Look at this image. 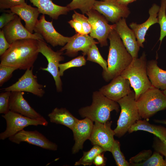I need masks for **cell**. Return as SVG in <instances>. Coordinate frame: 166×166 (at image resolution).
Instances as JSON below:
<instances>
[{"label":"cell","mask_w":166,"mask_h":166,"mask_svg":"<svg viewBox=\"0 0 166 166\" xmlns=\"http://www.w3.org/2000/svg\"><path fill=\"white\" fill-rule=\"evenodd\" d=\"M108 38L110 45L107 61L108 69L107 71L102 72V77L107 82L121 75L133 59L114 30L110 32Z\"/></svg>","instance_id":"cell-2"},{"label":"cell","mask_w":166,"mask_h":166,"mask_svg":"<svg viewBox=\"0 0 166 166\" xmlns=\"http://www.w3.org/2000/svg\"><path fill=\"white\" fill-rule=\"evenodd\" d=\"M166 0H161L160 6L158 14V23L160 27L159 40L161 44L166 36Z\"/></svg>","instance_id":"cell-29"},{"label":"cell","mask_w":166,"mask_h":166,"mask_svg":"<svg viewBox=\"0 0 166 166\" xmlns=\"http://www.w3.org/2000/svg\"><path fill=\"white\" fill-rule=\"evenodd\" d=\"M73 19L79 21L81 24L83 28L85 34H88L90 33L92 26L89 23L88 18L85 16L84 14H81L74 11V14L72 16Z\"/></svg>","instance_id":"cell-36"},{"label":"cell","mask_w":166,"mask_h":166,"mask_svg":"<svg viewBox=\"0 0 166 166\" xmlns=\"http://www.w3.org/2000/svg\"><path fill=\"white\" fill-rule=\"evenodd\" d=\"M160 6L155 3L152 5L149 10V17L144 23L137 24L133 22L129 24L130 27L134 33L140 47H144L143 43L145 41V36L148 29L152 25L158 23L157 16Z\"/></svg>","instance_id":"cell-21"},{"label":"cell","mask_w":166,"mask_h":166,"mask_svg":"<svg viewBox=\"0 0 166 166\" xmlns=\"http://www.w3.org/2000/svg\"><path fill=\"white\" fill-rule=\"evenodd\" d=\"M117 102L121 107V112L117 121V126L114 131L115 136L120 137L141 118L136 105L134 91L132 90L128 95Z\"/></svg>","instance_id":"cell-5"},{"label":"cell","mask_w":166,"mask_h":166,"mask_svg":"<svg viewBox=\"0 0 166 166\" xmlns=\"http://www.w3.org/2000/svg\"><path fill=\"white\" fill-rule=\"evenodd\" d=\"M105 151L101 147L93 145V147L87 152H84L81 158L74 164L75 166L82 165L84 166L91 165L93 164L96 156L98 154L103 153Z\"/></svg>","instance_id":"cell-27"},{"label":"cell","mask_w":166,"mask_h":166,"mask_svg":"<svg viewBox=\"0 0 166 166\" xmlns=\"http://www.w3.org/2000/svg\"><path fill=\"white\" fill-rule=\"evenodd\" d=\"M138 130L148 132L162 140H166V128L161 125L151 124L145 120L137 121L128 132L131 133Z\"/></svg>","instance_id":"cell-26"},{"label":"cell","mask_w":166,"mask_h":166,"mask_svg":"<svg viewBox=\"0 0 166 166\" xmlns=\"http://www.w3.org/2000/svg\"><path fill=\"white\" fill-rule=\"evenodd\" d=\"M92 9L97 11L108 21L113 24L122 18H127L130 13L127 6L119 3L117 0H96Z\"/></svg>","instance_id":"cell-10"},{"label":"cell","mask_w":166,"mask_h":166,"mask_svg":"<svg viewBox=\"0 0 166 166\" xmlns=\"http://www.w3.org/2000/svg\"><path fill=\"white\" fill-rule=\"evenodd\" d=\"M86 14L92 27L90 36L97 40L101 47L107 46V39L110 32L114 30L115 24H109L108 21L103 15L93 9Z\"/></svg>","instance_id":"cell-9"},{"label":"cell","mask_w":166,"mask_h":166,"mask_svg":"<svg viewBox=\"0 0 166 166\" xmlns=\"http://www.w3.org/2000/svg\"><path fill=\"white\" fill-rule=\"evenodd\" d=\"M155 121L157 123H162L166 124V120H155Z\"/></svg>","instance_id":"cell-45"},{"label":"cell","mask_w":166,"mask_h":166,"mask_svg":"<svg viewBox=\"0 0 166 166\" xmlns=\"http://www.w3.org/2000/svg\"><path fill=\"white\" fill-rule=\"evenodd\" d=\"M112 121L104 123L95 122L89 139L93 145H98L106 151H111L115 133L111 128Z\"/></svg>","instance_id":"cell-12"},{"label":"cell","mask_w":166,"mask_h":166,"mask_svg":"<svg viewBox=\"0 0 166 166\" xmlns=\"http://www.w3.org/2000/svg\"><path fill=\"white\" fill-rule=\"evenodd\" d=\"M25 2V0H0V9L1 10L10 9Z\"/></svg>","instance_id":"cell-39"},{"label":"cell","mask_w":166,"mask_h":166,"mask_svg":"<svg viewBox=\"0 0 166 166\" xmlns=\"http://www.w3.org/2000/svg\"><path fill=\"white\" fill-rule=\"evenodd\" d=\"M132 166H166V161L159 153L155 151L147 160L141 163L132 164Z\"/></svg>","instance_id":"cell-32"},{"label":"cell","mask_w":166,"mask_h":166,"mask_svg":"<svg viewBox=\"0 0 166 166\" xmlns=\"http://www.w3.org/2000/svg\"><path fill=\"white\" fill-rule=\"evenodd\" d=\"M114 30L121 38L125 47L133 58L138 57L140 47L133 30L127 25L125 18L115 23Z\"/></svg>","instance_id":"cell-18"},{"label":"cell","mask_w":166,"mask_h":166,"mask_svg":"<svg viewBox=\"0 0 166 166\" xmlns=\"http://www.w3.org/2000/svg\"><path fill=\"white\" fill-rule=\"evenodd\" d=\"M152 147L156 151L165 156L166 161V140H162L156 136L154 139Z\"/></svg>","instance_id":"cell-38"},{"label":"cell","mask_w":166,"mask_h":166,"mask_svg":"<svg viewBox=\"0 0 166 166\" xmlns=\"http://www.w3.org/2000/svg\"><path fill=\"white\" fill-rule=\"evenodd\" d=\"M38 52L45 57L48 62L46 67L41 69L51 74L54 80L57 91L61 92L62 90V84L59 74V65L60 62L64 59V57L61 55L63 52L59 50L54 51L43 40H38Z\"/></svg>","instance_id":"cell-8"},{"label":"cell","mask_w":166,"mask_h":166,"mask_svg":"<svg viewBox=\"0 0 166 166\" xmlns=\"http://www.w3.org/2000/svg\"><path fill=\"white\" fill-rule=\"evenodd\" d=\"M17 68L0 64V86H2L12 76L13 73Z\"/></svg>","instance_id":"cell-34"},{"label":"cell","mask_w":166,"mask_h":166,"mask_svg":"<svg viewBox=\"0 0 166 166\" xmlns=\"http://www.w3.org/2000/svg\"><path fill=\"white\" fill-rule=\"evenodd\" d=\"M87 60L98 64L103 68V72L107 70V62L101 54L96 44L93 45L87 53Z\"/></svg>","instance_id":"cell-28"},{"label":"cell","mask_w":166,"mask_h":166,"mask_svg":"<svg viewBox=\"0 0 166 166\" xmlns=\"http://www.w3.org/2000/svg\"><path fill=\"white\" fill-rule=\"evenodd\" d=\"M10 11L18 16L25 22V27L33 33L34 27L38 20L40 13L38 8L32 7L25 2L10 9Z\"/></svg>","instance_id":"cell-22"},{"label":"cell","mask_w":166,"mask_h":166,"mask_svg":"<svg viewBox=\"0 0 166 166\" xmlns=\"http://www.w3.org/2000/svg\"><path fill=\"white\" fill-rule=\"evenodd\" d=\"M146 55L144 52L140 58H135L121 75L128 80L135 92L136 100L140 96L152 86L147 74Z\"/></svg>","instance_id":"cell-4"},{"label":"cell","mask_w":166,"mask_h":166,"mask_svg":"<svg viewBox=\"0 0 166 166\" xmlns=\"http://www.w3.org/2000/svg\"><path fill=\"white\" fill-rule=\"evenodd\" d=\"M2 117L6 121V130L0 134L1 140L9 138L27 126L38 125L45 126L48 124L45 119H33L10 111Z\"/></svg>","instance_id":"cell-7"},{"label":"cell","mask_w":166,"mask_h":166,"mask_svg":"<svg viewBox=\"0 0 166 166\" xmlns=\"http://www.w3.org/2000/svg\"><path fill=\"white\" fill-rule=\"evenodd\" d=\"M11 91H5L0 94V113L6 114L10 111L9 104Z\"/></svg>","instance_id":"cell-35"},{"label":"cell","mask_w":166,"mask_h":166,"mask_svg":"<svg viewBox=\"0 0 166 166\" xmlns=\"http://www.w3.org/2000/svg\"><path fill=\"white\" fill-rule=\"evenodd\" d=\"M86 61L84 56H79L70 61L59 65V74L61 77L63 76L65 71L74 67H80L86 65Z\"/></svg>","instance_id":"cell-33"},{"label":"cell","mask_w":166,"mask_h":166,"mask_svg":"<svg viewBox=\"0 0 166 166\" xmlns=\"http://www.w3.org/2000/svg\"><path fill=\"white\" fill-rule=\"evenodd\" d=\"M33 68L27 69L15 83L2 89L4 91L26 92L38 97H42L45 93V85L39 84L36 76L34 75Z\"/></svg>","instance_id":"cell-11"},{"label":"cell","mask_w":166,"mask_h":166,"mask_svg":"<svg viewBox=\"0 0 166 166\" xmlns=\"http://www.w3.org/2000/svg\"><path fill=\"white\" fill-rule=\"evenodd\" d=\"M33 5L37 8L40 13L46 14L55 20L58 19L61 15L67 14L70 11L67 6L57 5L51 0H29Z\"/></svg>","instance_id":"cell-23"},{"label":"cell","mask_w":166,"mask_h":166,"mask_svg":"<svg viewBox=\"0 0 166 166\" xmlns=\"http://www.w3.org/2000/svg\"><path fill=\"white\" fill-rule=\"evenodd\" d=\"M9 44L6 38L2 29L0 31V55L2 56L10 47Z\"/></svg>","instance_id":"cell-41"},{"label":"cell","mask_w":166,"mask_h":166,"mask_svg":"<svg viewBox=\"0 0 166 166\" xmlns=\"http://www.w3.org/2000/svg\"><path fill=\"white\" fill-rule=\"evenodd\" d=\"M117 2L120 3L125 6H127L129 3L136 0H117Z\"/></svg>","instance_id":"cell-44"},{"label":"cell","mask_w":166,"mask_h":166,"mask_svg":"<svg viewBox=\"0 0 166 166\" xmlns=\"http://www.w3.org/2000/svg\"><path fill=\"white\" fill-rule=\"evenodd\" d=\"M136 101L140 115L144 119L166 109V96L163 91L153 86L142 94Z\"/></svg>","instance_id":"cell-6"},{"label":"cell","mask_w":166,"mask_h":166,"mask_svg":"<svg viewBox=\"0 0 166 166\" xmlns=\"http://www.w3.org/2000/svg\"><path fill=\"white\" fill-rule=\"evenodd\" d=\"M110 152L113 155L117 166H130L129 162L127 161L121 151L120 144L118 140H115Z\"/></svg>","instance_id":"cell-31"},{"label":"cell","mask_w":166,"mask_h":166,"mask_svg":"<svg viewBox=\"0 0 166 166\" xmlns=\"http://www.w3.org/2000/svg\"><path fill=\"white\" fill-rule=\"evenodd\" d=\"M164 94L166 96V89L163 91Z\"/></svg>","instance_id":"cell-46"},{"label":"cell","mask_w":166,"mask_h":166,"mask_svg":"<svg viewBox=\"0 0 166 166\" xmlns=\"http://www.w3.org/2000/svg\"><path fill=\"white\" fill-rule=\"evenodd\" d=\"M39 53L38 40L26 39L16 40L0 57V64L22 70L33 67Z\"/></svg>","instance_id":"cell-1"},{"label":"cell","mask_w":166,"mask_h":166,"mask_svg":"<svg viewBox=\"0 0 166 166\" xmlns=\"http://www.w3.org/2000/svg\"><path fill=\"white\" fill-rule=\"evenodd\" d=\"M16 14L11 12L3 13L0 16V28L2 29L5 26L14 20Z\"/></svg>","instance_id":"cell-40"},{"label":"cell","mask_w":166,"mask_h":166,"mask_svg":"<svg viewBox=\"0 0 166 166\" xmlns=\"http://www.w3.org/2000/svg\"><path fill=\"white\" fill-rule=\"evenodd\" d=\"M106 160L103 153L97 155L94 158L93 164L96 166H103L105 165Z\"/></svg>","instance_id":"cell-43"},{"label":"cell","mask_w":166,"mask_h":166,"mask_svg":"<svg viewBox=\"0 0 166 166\" xmlns=\"http://www.w3.org/2000/svg\"><path fill=\"white\" fill-rule=\"evenodd\" d=\"M48 116L51 123L63 125L71 130L79 120L63 108H55Z\"/></svg>","instance_id":"cell-25"},{"label":"cell","mask_w":166,"mask_h":166,"mask_svg":"<svg viewBox=\"0 0 166 166\" xmlns=\"http://www.w3.org/2000/svg\"><path fill=\"white\" fill-rule=\"evenodd\" d=\"M152 153V151L150 150H144L141 151L130 158V166L132 164H138L144 161L151 156Z\"/></svg>","instance_id":"cell-37"},{"label":"cell","mask_w":166,"mask_h":166,"mask_svg":"<svg viewBox=\"0 0 166 166\" xmlns=\"http://www.w3.org/2000/svg\"><path fill=\"white\" fill-rule=\"evenodd\" d=\"M100 0L101 1H107L108 0Z\"/></svg>","instance_id":"cell-47"},{"label":"cell","mask_w":166,"mask_h":166,"mask_svg":"<svg viewBox=\"0 0 166 166\" xmlns=\"http://www.w3.org/2000/svg\"><path fill=\"white\" fill-rule=\"evenodd\" d=\"M96 0H72L67 6L70 10L79 9L84 14L92 10Z\"/></svg>","instance_id":"cell-30"},{"label":"cell","mask_w":166,"mask_h":166,"mask_svg":"<svg viewBox=\"0 0 166 166\" xmlns=\"http://www.w3.org/2000/svg\"><path fill=\"white\" fill-rule=\"evenodd\" d=\"M92 98L90 105L79 110L78 113L81 117L88 118L94 122L104 123L109 120L111 111H119L118 103L109 99L99 91L93 93Z\"/></svg>","instance_id":"cell-3"},{"label":"cell","mask_w":166,"mask_h":166,"mask_svg":"<svg viewBox=\"0 0 166 166\" xmlns=\"http://www.w3.org/2000/svg\"><path fill=\"white\" fill-rule=\"evenodd\" d=\"M99 43L88 34L76 33L71 37L70 40L59 50L62 52L65 50L64 54L70 57L75 56L79 51H81L85 56L87 55L93 45Z\"/></svg>","instance_id":"cell-17"},{"label":"cell","mask_w":166,"mask_h":166,"mask_svg":"<svg viewBox=\"0 0 166 166\" xmlns=\"http://www.w3.org/2000/svg\"><path fill=\"white\" fill-rule=\"evenodd\" d=\"M93 121L90 119L85 118L78 120L72 131L75 144L72 149V152L75 154L83 148L84 142L89 139L93 125Z\"/></svg>","instance_id":"cell-20"},{"label":"cell","mask_w":166,"mask_h":166,"mask_svg":"<svg viewBox=\"0 0 166 166\" xmlns=\"http://www.w3.org/2000/svg\"><path fill=\"white\" fill-rule=\"evenodd\" d=\"M68 22L75 30L76 33L85 34L82 25L79 21L72 19L68 21Z\"/></svg>","instance_id":"cell-42"},{"label":"cell","mask_w":166,"mask_h":166,"mask_svg":"<svg viewBox=\"0 0 166 166\" xmlns=\"http://www.w3.org/2000/svg\"><path fill=\"white\" fill-rule=\"evenodd\" d=\"M130 86L129 81L120 75L102 87L99 91L109 99L117 102L131 92Z\"/></svg>","instance_id":"cell-16"},{"label":"cell","mask_w":166,"mask_h":166,"mask_svg":"<svg viewBox=\"0 0 166 166\" xmlns=\"http://www.w3.org/2000/svg\"><path fill=\"white\" fill-rule=\"evenodd\" d=\"M9 139L11 142L18 144L24 142L49 150L56 151L57 149V144L36 130L29 131L23 129L9 137Z\"/></svg>","instance_id":"cell-14"},{"label":"cell","mask_w":166,"mask_h":166,"mask_svg":"<svg viewBox=\"0 0 166 166\" xmlns=\"http://www.w3.org/2000/svg\"><path fill=\"white\" fill-rule=\"evenodd\" d=\"M146 70L152 86L163 90L166 89V70L158 66L156 60L147 62Z\"/></svg>","instance_id":"cell-24"},{"label":"cell","mask_w":166,"mask_h":166,"mask_svg":"<svg viewBox=\"0 0 166 166\" xmlns=\"http://www.w3.org/2000/svg\"><path fill=\"white\" fill-rule=\"evenodd\" d=\"M34 31L41 35L44 40L54 47L64 46L71 39V37H65L58 32L53 27L52 21H46L44 14L38 20Z\"/></svg>","instance_id":"cell-13"},{"label":"cell","mask_w":166,"mask_h":166,"mask_svg":"<svg viewBox=\"0 0 166 166\" xmlns=\"http://www.w3.org/2000/svg\"><path fill=\"white\" fill-rule=\"evenodd\" d=\"M23 92L12 91L10 97V111L34 119L45 118L36 112L24 98Z\"/></svg>","instance_id":"cell-19"},{"label":"cell","mask_w":166,"mask_h":166,"mask_svg":"<svg viewBox=\"0 0 166 166\" xmlns=\"http://www.w3.org/2000/svg\"><path fill=\"white\" fill-rule=\"evenodd\" d=\"M2 29L3 31L6 39L10 44L16 40L26 39L44 41L40 34L36 33L32 34L29 32L23 26L21 18L17 15L14 20Z\"/></svg>","instance_id":"cell-15"}]
</instances>
